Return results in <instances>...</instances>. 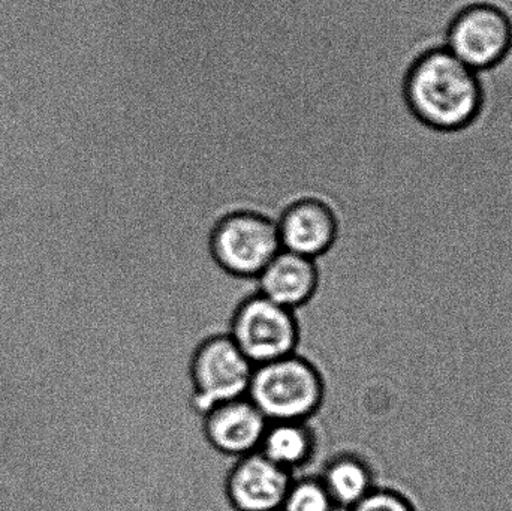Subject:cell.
<instances>
[{"label":"cell","instance_id":"6","mask_svg":"<svg viewBox=\"0 0 512 511\" xmlns=\"http://www.w3.org/2000/svg\"><path fill=\"white\" fill-rule=\"evenodd\" d=\"M230 336L258 366L294 354L298 330L292 311L255 294L237 311Z\"/></svg>","mask_w":512,"mask_h":511},{"label":"cell","instance_id":"14","mask_svg":"<svg viewBox=\"0 0 512 511\" xmlns=\"http://www.w3.org/2000/svg\"><path fill=\"white\" fill-rule=\"evenodd\" d=\"M346 511H414L411 504L393 491L373 489L366 498Z\"/></svg>","mask_w":512,"mask_h":511},{"label":"cell","instance_id":"5","mask_svg":"<svg viewBox=\"0 0 512 511\" xmlns=\"http://www.w3.org/2000/svg\"><path fill=\"white\" fill-rule=\"evenodd\" d=\"M213 258L230 275L255 279L279 254L277 222L256 213H233L216 225L212 234Z\"/></svg>","mask_w":512,"mask_h":511},{"label":"cell","instance_id":"1","mask_svg":"<svg viewBox=\"0 0 512 511\" xmlns=\"http://www.w3.org/2000/svg\"><path fill=\"white\" fill-rule=\"evenodd\" d=\"M409 110L439 134L474 128L486 102L483 77L445 47L427 51L412 65L405 83Z\"/></svg>","mask_w":512,"mask_h":511},{"label":"cell","instance_id":"7","mask_svg":"<svg viewBox=\"0 0 512 511\" xmlns=\"http://www.w3.org/2000/svg\"><path fill=\"white\" fill-rule=\"evenodd\" d=\"M268 425L267 417L248 396L218 405L203 417L210 446L231 461L258 452Z\"/></svg>","mask_w":512,"mask_h":511},{"label":"cell","instance_id":"11","mask_svg":"<svg viewBox=\"0 0 512 511\" xmlns=\"http://www.w3.org/2000/svg\"><path fill=\"white\" fill-rule=\"evenodd\" d=\"M315 440L306 422H270L258 452L298 477L312 461Z\"/></svg>","mask_w":512,"mask_h":511},{"label":"cell","instance_id":"2","mask_svg":"<svg viewBox=\"0 0 512 511\" xmlns=\"http://www.w3.org/2000/svg\"><path fill=\"white\" fill-rule=\"evenodd\" d=\"M316 369L297 354L255 366L248 398L268 422H307L322 401Z\"/></svg>","mask_w":512,"mask_h":511},{"label":"cell","instance_id":"15","mask_svg":"<svg viewBox=\"0 0 512 511\" xmlns=\"http://www.w3.org/2000/svg\"><path fill=\"white\" fill-rule=\"evenodd\" d=\"M403 270H405V261H403ZM402 284H403V272H402ZM400 306H402V290H400ZM399 329H400V309H399ZM397 347H399V330H397ZM397 357V348L396 351H394L393 357H391L390 365H388L387 371H385V374L382 375L381 381V387H384L385 380H387L388 374H390L391 366H393L394 360H396Z\"/></svg>","mask_w":512,"mask_h":511},{"label":"cell","instance_id":"10","mask_svg":"<svg viewBox=\"0 0 512 511\" xmlns=\"http://www.w3.org/2000/svg\"><path fill=\"white\" fill-rule=\"evenodd\" d=\"M255 279L258 294L294 311L312 297L318 276L315 260L280 249Z\"/></svg>","mask_w":512,"mask_h":511},{"label":"cell","instance_id":"4","mask_svg":"<svg viewBox=\"0 0 512 511\" xmlns=\"http://www.w3.org/2000/svg\"><path fill=\"white\" fill-rule=\"evenodd\" d=\"M254 369L230 335L204 342L191 363L192 401L201 419L218 405L248 396Z\"/></svg>","mask_w":512,"mask_h":511},{"label":"cell","instance_id":"13","mask_svg":"<svg viewBox=\"0 0 512 511\" xmlns=\"http://www.w3.org/2000/svg\"><path fill=\"white\" fill-rule=\"evenodd\" d=\"M280 511H339L324 483L316 476L292 480Z\"/></svg>","mask_w":512,"mask_h":511},{"label":"cell","instance_id":"9","mask_svg":"<svg viewBox=\"0 0 512 511\" xmlns=\"http://www.w3.org/2000/svg\"><path fill=\"white\" fill-rule=\"evenodd\" d=\"M277 231L282 249L316 260L336 239V219L319 201H298L280 216Z\"/></svg>","mask_w":512,"mask_h":511},{"label":"cell","instance_id":"3","mask_svg":"<svg viewBox=\"0 0 512 511\" xmlns=\"http://www.w3.org/2000/svg\"><path fill=\"white\" fill-rule=\"evenodd\" d=\"M444 47L472 71L492 74L511 57V17L492 3L466 6L448 26Z\"/></svg>","mask_w":512,"mask_h":511},{"label":"cell","instance_id":"8","mask_svg":"<svg viewBox=\"0 0 512 511\" xmlns=\"http://www.w3.org/2000/svg\"><path fill=\"white\" fill-rule=\"evenodd\" d=\"M294 477L259 452L237 459L227 480L236 511H280Z\"/></svg>","mask_w":512,"mask_h":511},{"label":"cell","instance_id":"12","mask_svg":"<svg viewBox=\"0 0 512 511\" xmlns=\"http://www.w3.org/2000/svg\"><path fill=\"white\" fill-rule=\"evenodd\" d=\"M339 509L349 510L375 489L369 465L354 455H339L328 461L318 474Z\"/></svg>","mask_w":512,"mask_h":511}]
</instances>
